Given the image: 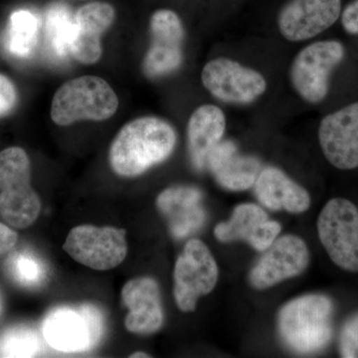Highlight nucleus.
Listing matches in <instances>:
<instances>
[{
	"mask_svg": "<svg viewBox=\"0 0 358 358\" xmlns=\"http://www.w3.org/2000/svg\"><path fill=\"white\" fill-rule=\"evenodd\" d=\"M176 134L164 120L145 117L129 122L110 148L113 171L122 178H136L173 154Z\"/></svg>",
	"mask_w": 358,
	"mask_h": 358,
	"instance_id": "f257e3e1",
	"label": "nucleus"
},
{
	"mask_svg": "<svg viewBox=\"0 0 358 358\" xmlns=\"http://www.w3.org/2000/svg\"><path fill=\"white\" fill-rule=\"evenodd\" d=\"M30 181V160L22 148L0 152V216L11 227L24 229L38 218L41 202Z\"/></svg>",
	"mask_w": 358,
	"mask_h": 358,
	"instance_id": "7ed1b4c3",
	"label": "nucleus"
},
{
	"mask_svg": "<svg viewBox=\"0 0 358 358\" xmlns=\"http://www.w3.org/2000/svg\"><path fill=\"white\" fill-rule=\"evenodd\" d=\"M15 103V87L8 78L0 75V115L8 114Z\"/></svg>",
	"mask_w": 358,
	"mask_h": 358,
	"instance_id": "bb28decb",
	"label": "nucleus"
},
{
	"mask_svg": "<svg viewBox=\"0 0 358 358\" xmlns=\"http://www.w3.org/2000/svg\"><path fill=\"white\" fill-rule=\"evenodd\" d=\"M341 23L350 34H358V0L348 4L341 16Z\"/></svg>",
	"mask_w": 358,
	"mask_h": 358,
	"instance_id": "cd10ccee",
	"label": "nucleus"
},
{
	"mask_svg": "<svg viewBox=\"0 0 358 358\" xmlns=\"http://www.w3.org/2000/svg\"><path fill=\"white\" fill-rule=\"evenodd\" d=\"M202 200L201 192L193 186H173L159 193L157 207L174 237L183 239L203 227L206 212Z\"/></svg>",
	"mask_w": 358,
	"mask_h": 358,
	"instance_id": "f3484780",
	"label": "nucleus"
},
{
	"mask_svg": "<svg viewBox=\"0 0 358 358\" xmlns=\"http://www.w3.org/2000/svg\"><path fill=\"white\" fill-rule=\"evenodd\" d=\"M322 246L338 267L358 272V209L345 199L329 200L317 219Z\"/></svg>",
	"mask_w": 358,
	"mask_h": 358,
	"instance_id": "39448f33",
	"label": "nucleus"
},
{
	"mask_svg": "<svg viewBox=\"0 0 358 358\" xmlns=\"http://www.w3.org/2000/svg\"><path fill=\"white\" fill-rule=\"evenodd\" d=\"M129 357H150V355H148V353L138 352L133 353V355H131Z\"/></svg>",
	"mask_w": 358,
	"mask_h": 358,
	"instance_id": "c756f323",
	"label": "nucleus"
},
{
	"mask_svg": "<svg viewBox=\"0 0 358 358\" xmlns=\"http://www.w3.org/2000/svg\"><path fill=\"white\" fill-rule=\"evenodd\" d=\"M218 266L208 247L199 239L187 242L174 267L173 296L179 310L192 313L200 296L213 291Z\"/></svg>",
	"mask_w": 358,
	"mask_h": 358,
	"instance_id": "423d86ee",
	"label": "nucleus"
},
{
	"mask_svg": "<svg viewBox=\"0 0 358 358\" xmlns=\"http://www.w3.org/2000/svg\"><path fill=\"white\" fill-rule=\"evenodd\" d=\"M333 310L331 301L322 294H308L289 301L278 317L282 341L301 355L326 348L333 336Z\"/></svg>",
	"mask_w": 358,
	"mask_h": 358,
	"instance_id": "f03ea898",
	"label": "nucleus"
},
{
	"mask_svg": "<svg viewBox=\"0 0 358 358\" xmlns=\"http://www.w3.org/2000/svg\"><path fill=\"white\" fill-rule=\"evenodd\" d=\"M122 300L129 313L124 327L129 333L152 334L164 324L159 285L152 278L140 277L124 284Z\"/></svg>",
	"mask_w": 358,
	"mask_h": 358,
	"instance_id": "2eb2a0df",
	"label": "nucleus"
},
{
	"mask_svg": "<svg viewBox=\"0 0 358 358\" xmlns=\"http://www.w3.org/2000/svg\"><path fill=\"white\" fill-rule=\"evenodd\" d=\"M277 221L268 220L267 213L256 204L238 205L228 222L219 223L214 234L219 241L244 240L257 251H265L281 232Z\"/></svg>",
	"mask_w": 358,
	"mask_h": 358,
	"instance_id": "dca6fc26",
	"label": "nucleus"
},
{
	"mask_svg": "<svg viewBox=\"0 0 358 358\" xmlns=\"http://www.w3.org/2000/svg\"><path fill=\"white\" fill-rule=\"evenodd\" d=\"M14 278L26 286L38 285L44 278V268L36 258L29 254H18L13 260Z\"/></svg>",
	"mask_w": 358,
	"mask_h": 358,
	"instance_id": "393cba45",
	"label": "nucleus"
},
{
	"mask_svg": "<svg viewBox=\"0 0 358 358\" xmlns=\"http://www.w3.org/2000/svg\"><path fill=\"white\" fill-rule=\"evenodd\" d=\"M102 331V315L91 305L82 306L78 310L56 308L47 315L43 324L45 341L62 352L90 350L100 341Z\"/></svg>",
	"mask_w": 358,
	"mask_h": 358,
	"instance_id": "1a4fd4ad",
	"label": "nucleus"
},
{
	"mask_svg": "<svg viewBox=\"0 0 358 358\" xmlns=\"http://www.w3.org/2000/svg\"><path fill=\"white\" fill-rule=\"evenodd\" d=\"M319 141L324 157L336 169H357L358 103L324 117L320 124Z\"/></svg>",
	"mask_w": 358,
	"mask_h": 358,
	"instance_id": "ddd939ff",
	"label": "nucleus"
},
{
	"mask_svg": "<svg viewBox=\"0 0 358 358\" xmlns=\"http://www.w3.org/2000/svg\"><path fill=\"white\" fill-rule=\"evenodd\" d=\"M126 235V230L113 226H76L66 238L63 249L85 267L112 270L119 267L128 254Z\"/></svg>",
	"mask_w": 358,
	"mask_h": 358,
	"instance_id": "0eeeda50",
	"label": "nucleus"
},
{
	"mask_svg": "<svg viewBox=\"0 0 358 358\" xmlns=\"http://www.w3.org/2000/svg\"><path fill=\"white\" fill-rule=\"evenodd\" d=\"M225 115L213 105H203L190 117L187 127L188 152L195 169L202 171L212 150L217 147L225 131Z\"/></svg>",
	"mask_w": 358,
	"mask_h": 358,
	"instance_id": "412c9836",
	"label": "nucleus"
},
{
	"mask_svg": "<svg viewBox=\"0 0 358 358\" xmlns=\"http://www.w3.org/2000/svg\"><path fill=\"white\" fill-rule=\"evenodd\" d=\"M201 79L209 93L225 103H250L267 89L265 78L260 73L227 58L207 63Z\"/></svg>",
	"mask_w": 358,
	"mask_h": 358,
	"instance_id": "9d476101",
	"label": "nucleus"
},
{
	"mask_svg": "<svg viewBox=\"0 0 358 358\" xmlns=\"http://www.w3.org/2000/svg\"><path fill=\"white\" fill-rule=\"evenodd\" d=\"M152 43L143 61V72L150 78H159L178 70L182 63V23L173 11L162 9L150 20Z\"/></svg>",
	"mask_w": 358,
	"mask_h": 358,
	"instance_id": "f8f14e48",
	"label": "nucleus"
},
{
	"mask_svg": "<svg viewBox=\"0 0 358 358\" xmlns=\"http://www.w3.org/2000/svg\"><path fill=\"white\" fill-rule=\"evenodd\" d=\"M341 357L358 358V313L346 320L339 338Z\"/></svg>",
	"mask_w": 358,
	"mask_h": 358,
	"instance_id": "a878e982",
	"label": "nucleus"
},
{
	"mask_svg": "<svg viewBox=\"0 0 358 358\" xmlns=\"http://www.w3.org/2000/svg\"><path fill=\"white\" fill-rule=\"evenodd\" d=\"M75 17L67 6L54 4L45 18V32L51 50L58 57H64L70 52L71 40L74 32Z\"/></svg>",
	"mask_w": 358,
	"mask_h": 358,
	"instance_id": "5701e85b",
	"label": "nucleus"
},
{
	"mask_svg": "<svg viewBox=\"0 0 358 358\" xmlns=\"http://www.w3.org/2000/svg\"><path fill=\"white\" fill-rule=\"evenodd\" d=\"M115 20L114 7L106 2L82 6L75 15L70 53L83 64H94L102 55L100 38Z\"/></svg>",
	"mask_w": 358,
	"mask_h": 358,
	"instance_id": "a211bd4d",
	"label": "nucleus"
},
{
	"mask_svg": "<svg viewBox=\"0 0 358 358\" xmlns=\"http://www.w3.org/2000/svg\"><path fill=\"white\" fill-rule=\"evenodd\" d=\"M255 192L259 201L271 210L303 213L310 206L307 190L275 167H266L260 171Z\"/></svg>",
	"mask_w": 358,
	"mask_h": 358,
	"instance_id": "aec40b11",
	"label": "nucleus"
},
{
	"mask_svg": "<svg viewBox=\"0 0 358 358\" xmlns=\"http://www.w3.org/2000/svg\"><path fill=\"white\" fill-rule=\"evenodd\" d=\"M345 54L343 45L334 40L315 42L301 49L291 68L294 91L308 103L322 102L329 92V76Z\"/></svg>",
	"mask_w": 358,
	"mask_h": 358,
	"instance_id": "6e6552de",
	"label": "nucleus"
},
{
	"mask_svg": "<svg viewBox=\"0 0 358 358\" xmlns=\"http://www.w3.org/2000/svg\"><path fill=\"white\" fill-rule=\"evenodd\" d=\"M17 242V234L13 229L0 222V256L10 251Z\"/></svg>",
	"mask_w": 358,
	"mask_h": 358,
	"instance_id": "c85d7f7f",
	"label": "nucleus"
},
{
	"mask_svg": "<svg viewBox=\"0 0 358 358\" xmlns=\"http://www.w3.org/2000/svg\"><path fill=\"white\" fill-rule=\"evenodd\" d=\"M341 11V0H291L280 13L278 24L289 41H305L329 29Z\"/></svg>",
	"mask_w": 358,
	"mask_h": 358,
	"instance_id": "4468645a",
	"label": "nucleus"
},
{
	"mask_svg": "<svg viewBox=\"0 0 358 358\" xmlns=\"http://www.w3.org/2000/svg\"><path fill=\"white\" fill-rule=\"evenodd\" d=\"M206 166L219 185L233 192L252 187L261 171L260 162L240 154L235 143L230 141L218 143L209 155Z\"/></svg>",
	"mask_w": 358,
	"mask_h": 358,
	"instance_id": "6ab92c4d",
	"label": "nucleus"
},
{
	"mask_svg": "<svg viewBox=\"0 0 358 358\" xmlns=\"http://www.w3.org/2000/svg\"><path fill=\"white\" fill-rule=\"evenodd\" d=\"M117 106V96L105 80L80 77L67 82L56 92L51 117L62 127L83 120L103 121L115 114Z\"/></svg>",
	"mask_w": 358,
	"mask_h": 358,
	"instance_id": "20e7f679",
	"label": "nucleus"
},
{
	"mask_svg": "<svg viewBox=\"0 0 358 358\" xmlns=\"http://www.w3.org/2000/svg\"><path fill=\"white\" fill-rule=\"evenodd\" d=\"M310 251L306 242L296 235L275 239L265 250L249 275V282L256 289L272 288L285 280L298 277L310 264Z\"/></svg>",
	"mask_w": 358,
	"mask_h": 358,
	"instance_id": "9b49d317",
	"label": "nucleus"
},
{
	"mask_svg": "<svg viewBox=\"0 0 358 358\" xmlns=\"http://www.w3.org/2000/svg\"><path fill=\"white\" fill-rule=\"evenodd\" d=\"M40 21L27 10L13 13L6 35V48L16 57L31 55L38 41Z\"/></svg>",
	"mask_w": 358,
	"mask_h": 358,
	"instance_id": "4be33fe9",
	"label": "nucleus"
},
{
	"mask_svg": "<svg viewBox=\"0 0 358 358\" xmlns=\"http://www.w3.org/2000/svg\"><path fill=\"white\" fill-rule=\"evenodd\" d=\"M40 348L39 334L30 327H13L0 338L1 357H32L38 355Z\"/></svg>",
	"mask_w": 358,
	"mask_h": 358,
	"instance_id": "b1692460",
	"label": "nucleus"
}]
</instances>
